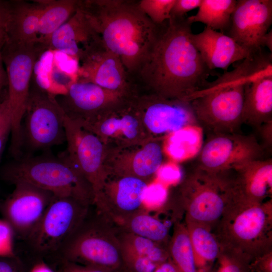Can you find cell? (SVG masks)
I'll return each instance as SVG.
<instances>
[{
    "mask_svg": "<svg viewBox=\"0 0 272 272\" xmlns=\"http://www.w3.org/2000/svg\"><path fill=\"white\" fill-rule=\"evenodd\" d=\"M186 16L171 17L137 76L151 93L188 101L214 75L191 40Z\"/></svg>",
    "mask_w": 272,
    "mask_h": 272,
    "instance_id": "6da1fadb",
    "label": "cell"
},
{
    "mask_svg": "<svg viewBox=\"0 0 272 272\" xmlns=\"http://www.w3.org/2000/svg\"><path fill=\"white\" fill-rule=\"evenodd\" d=\"M81 7L104 46L120 57L131 78L137 76L165 23L154 24L136 1H81Z\"/></svg>",
    "mask_w": 272,
    "mask_h": 272,
    "instance_id": "7a4b0ae2",
    "label": "cell"
},
{
    "mask_svg": "<svg viewBox=\"0 0 272 272\" xmlns=\"http://www.w3.org/2000/svg\"><path fill=\"white\" fill-rule=\"evenodd\" d=\"M268 71L262 59L253 54L234 70L226 71L191 96L190 102L198 125L210 133H238L242 119L245 85L264 77Z\"/></svg>",
    "mask_w": 272,
    "mask_h": 272,
    "instance_id": "3957f363",
    "label": "cell"
},
{
    "mask_svg": "<svg viewBox=\"0 0 272 272\" xmlns=\"http://www.w3.org/2000/svg\"><path fill=\"white\" fill-rule=\"evenodd\" d=\"M220 244L242 252L251 260L272 251L271 198L262 202L235 197L216 226Z\"/></svg>",
    "mask_w": 272,
    "mask_h": 272,
    "instance_id": "277c9868",
    "label": "cell"
},
{
    "mask_svg": "<svg viewBox=\"0 0 272 272\" xmlns=\"http://www.w3.org/2000/svg\"><path fill=\"white\" fill-rule=\"evenodd\" d=\"M2 178L15 184L24 182L51 192L55 196L72 197L93 205V189L66 155L18 159L2 171Z\"/></svg>",
    "mask_w": 272,
    "mask_h": 272,
    "instance_id": "5b68a950",
    "label": "cell"
},
{
    "mask_svg": "<svg viewBox=\"0 0 272 272\" xmlns=\"http://www.w3.org/2000/svg\"><path fill=\"white\" fill-rule=\"evenodd\" d=\"M92 206L85 218L58 251L61 259L113 270L121 268L118 228L95 207L92 211Z\"/></svg>",
    "mask_w": 272,
    "mask_h": 272,
    "instance_id": "8992f818",
    "label": "cell"
},
{
    "mask_svg": "<svg viewBox=\"0 0 272 272\" xmlns=\"http://www.w3.org/2000/svg\"><path fill=\"white\" fill-rule=\"evenodd\" d=\"M233 171L212 172L196 166L183 178L179 198L187 219L216 226L230 201L235 196Z\"/></svg>",
    "mask_w": 272,
    "mask_h": 272,
    "instance_id": "52a82bcc",
    "label": "cell"
},
{
    "mask_svg": "<svg viewBox=\"0 0 272 272\" xmlns=\"http://www.w3.org/2000/svg\"><path fill=\"white\" fill-rule=\"evenodd\" d=\"M46 47L39 42H8L2 50L6 67L8 94L6 99L11 121L10 151L20 157L23 146L22 119L30 94V84L36 61Z\"/></svg>",
    "mask_w": 272,
    "mask_h": 272,
    "instance_id": "ba28073f",
    "label": "cell"
},
{
    "mask_svg": "<svg viewBox=\"0 0 272 272\" xmlns=\"http://www.w3.org/2000/svg\"><path fill=\"white\" fill-rule=\"evenodd\" d=\"M92 206L72 197L54 195L27 237L30 245L40 253L58 252L85 218Z\"/></svg>",
    "mask_w": 272,
    "mask_h": 272,
    "instance_id": "9c48e42d",
    "label": "cell"
},
{
    "mask_svg": "<svg viewBox=\"0 0 272 272\" xmlns=\"http://www.w3.org/2000/svg\"><path fill=\"white\" fill-rule=\"evenodd\" d=\"M64 115L54 95L42 90H31L22 126L23 145L38 150L63 144L66 142Z\"/></svg>",
    "mask_w": 272,
    "mask_h": 272,
    "instance_id": "30bf717a",
    "label": "cell"
},
{
    "mask_svg": "<svg viewBox=\"0 0 272 272\" xmlns=\"http://www.w3.org/2000/svg\"><path fill=\"white\" fill-rule=\"evenodd\" d=\"M134 95L122 98L91 120L78 122L106 146L114 144V149L141 144L148 141V135L134 104Z\"/></svg>",
    "mask_w": 272,
    "mask_h": 272,
    "instance_id": "8fae6325",
    "label": "cell"
},
{
    "mask_svg": "<svg viewBox=\"0 0 272 272\" xmlns=\"http://www.w3.org/2000/svg\"><path fill=\"white\" fill-rule=\"evenodd\" d=\"M265 151L253 135L211 133L199 151L196 166L212 172L233 171L263 159Z\"/></svg>",
    "mask_w": 272,
    "mask_h": 272,
    "instance_id": "7c38bea8",
    "label": "cell"
},
{
    "mask_svg": "<svg viewBox=\"0 0 272 272\" xmlns=\"http://www.w3.org/2000/svg\"><path fill=\"white\" fill-rule=\"evenodd\" d=\"M66 155L91 186L94 199L110 175L106 166L108 147L95 134L65 113Z\"/></svg>",
    "mask_w": 272,
    "mask_h": 272,
    "instance_id": "4fadbf2b",
    "label": "cell"
},
{
    "mask_svg": "<svg viewBox=\"0 0 272 272\" xmlns=\"http://www.w3.org/2000/svg\"><path fill=\"white\" fill-rule=\"evenodd\" d=\"M133 103L151 139H161L183 128L198 125L190 102L150 93L136 94Z\"/></svg>",
    "mask_w": 272,
    "mask_h": 272,
    "instance_id": "5bb4252c",
    "label": "cell"
},
{
    "mask_svg": "<svg viewBox=\"0 0 272 272\" xmlns=\"http://www.w3.org/2000/svg\"><path fill=\"white\" fill-rule=\"evenodd\" d=\"M0 201V213L15 234L27 238L38 223L54 195L31 184L18 182Z\"/></svg>",
    "mask_w": 272,
    "mask_h": 272,
    "instance_id": "9a60e30c",
    "label": "cell"
},
{
    "mask_svg": "<svg viewBox=\"0 0 272 272\" xmlns=\"http://www.w3.org/2000/svg\"><path fill=\"white\" fill-rule=\"evenodd\" d=\"M149 184L134 177L111 174L93 205L117 226L144 208V195Z\"/></svg>",
    "mask_w": 272,
    "mask_h": 272,
    "instance_id": "2e32d148",
    "label": "cell"
},
{
    "mask_svg": "<svg viewBox=\"0 0 272 272\" xmlns=\"http://www.w3.org/2000/svg\"><path fill=\"white\" fill-rule=\"evenodd\" d=\"M79 62L77 79L92 82L123 95L136 92L120 57L103 45L89 51Z\"/></svg>",
    "mask_w": 272,
    "mask_h": 272,
    "instance_id": "e0dca14e",
    "label": "cell"
},
{
    "mask_svg": "<svg viewBox=\"0 0 272 272\" xmlns=\"http://www.w3.org/2000/svg\"><path fill=\"white\" fill-rule=\"evenodd\" d=\"M272 23L271 0L237 1L227 35L253 54Z\"/></svg>",
    "mask_w": 272,
    "mask_h": 272,
    "instance_id": "ac0fdd59",
    "label": "cell"
},
{
    "mask_svg": "<svg viewBox=\"0 0 272 272\" xmlns=\"http://www.w3.org/2000/svg\"><path fill=\"white\" fill-rule=\"evenodd\" d=\"M108 152L106 166L110 175L134 177L148 183L162 165L163 149L157 139Z\"/></svg>",
    "mask_w": 272,
    "mask_h": 272,
    "instance_id": "d6986e66",
    "label": "cell"
},
{
    "mask_svg": "<svg viewBox=\"0 0 272 272\" xmlns=\"http://www.w3.org/2000/svg\"><path fill=\"white\" fill-rule=\"evenodd\" d=\"M61 103L66 115L80 122L92 119L122 98L123 95L92 82L76 79L68 87Z\"/></svg>",
    "mask_w": 272,
    "mask_h": 272,
    "instance_id": "ffe728a7",
    "label": "cell"
},
{
    "mask_svg": "<svg viewBox=\"0 0 272 272\" xmlns=\"http://www.w3.org/2000/svg\"><path fill=\"white\" fill-rule=\"evenodd\" d=\"M100 43L99 37L81 7L80 1L77 10L51 35L47 46L79 61L87 52Z\"/></svg>",
    "mask_w": 272,
    "mask_h": 272,
    "instance_id": "44dd1931",
    "label": "cell"
},
{
    "mask_svg": "<svg viewBox=\"0 0 272 272\" xmlns=\"http://www.w3.org/2000/svg\"><path fill=\"white\" fill-rule=\"evenodd\" d=\"M191 40L212 71H227L231 64L252 54L227 34L207 27L199 33H192Z\"/></svg>",
    "mask_w": 272,
    "mask_h": 272,
    "instance_id": "7402d4cb",
    "label": "cell"
},
{
    "mask_svg": "<svg viewBox=\"0 0 272 272\" xmlns=\"http://www.w3.org/2000/svg\"><path fill=\"white\" fill-rule=\"evenodd\" d=\"M232 179L236 197L256 202L266 201L271 195V159L248 162L233 170Z\"/></svg>",
    "mask_w": 272,
    "mask_h": 272,
    "instance_id": "603a6c76",
    "label": "cell"
},
{
    "mask_svg": "<svg viewBox=\"0 0 272 272\" xmlns=\"http://www.w3.org/2000/svg\"><path fill=\"white\" fill-rule=\"evenodd\" d=\"M242 119L256 128L272 121V76L245 85Z\"/></svg>",
    "mask_w": 272,
    "mask_h": 272,
    "instance_id": "cb8c5ba5",
    "label": "cell"
},
{
    "mask_svg": "<svg viewBox=\"0 0 272 272\" xmlns=\"http://www.w3.org/2000/svg\"><path fill=\"white\" fill-rule=\"evenodd\" d=\"M45 2L10 1L7 42L20 44L38 42L39 21Z\"/></svg>",
    "mask_w": 272,
    "mask_h": 272,
    "instance_id": "d4e9b609",
    "label": "cell"
},
{
    "mask_svg": "<svg viewBox=\"0 0 272 272\" xmlns=\"http://www.w3.org/2000/svg\"><path fill=\"white\" fill-rule=\"evenodd\" d=\"M193 248L196 272H211L220 252V243L212 229L185 219Z\"/></svg>",
    "mask_w": 272,
    "mask_h": 272,
    "instance_id": "484cf974",
    "label": "cell"
},
{
    "mask_svg": "<svg viewBox=\"0 0 272 272\" xmlns=\"http://www.w3.org/2000/svg\"><path fill=\"white\" fill-rule=\"evenodd\" d=\"M80 1H46L38 24V42L47 48L51 35L65 23L78 9Z\"/></svg>",
    "mask_w": 272,
    "mask_h": 272,
    "instance_id": "4316f807",
    "label": "cell"
},
{
    "mask_svg": "<svg viewBox=\"0 0 272 272\" xmlns=\"http://www.w3.org/2000/svg\"><path fill=\"white\" fill-rule=\"evenodd\" d=\"M117 226L120 230L149 239L168 247L170 238L168 226L149 214L144 208L129 216Z\"/></svg>",
    "mask_w": 272,
    "mask_h": 272,
    "instance_id": "83f0119b",
    "label": "cell"
},
{
    "mask_svg": "<svg viewBox=\"0 0 272 272\" xmlns=\"http://www.w3.org/2000/svg\"><path fill=\"white\" fill-rule=\"evenodd\" d=\"M236 3V0H202L196 14L187 17V19L191 24L200 22L207 27L225 33L229 29Z\"/></svg>",
    "mask_w": 272,
    "mask_h": 272,
    "instance_id": "f1b7e54d",
    "label": "cell"
},
{
    "mask_svg": "<svg viewBox=\"0 0 272 272\" xmlns=\"http://www.w3.org/2000/svg\"><path fill=\"white\" fill-rule=\"evenodd\" d=\"M168 251L179 272H196L193 250L184 223L174 222Z\"/></svg>",
    "mask_w": 272,
    "mask_h": 272,
    "instance_id": "f546056e",
    "label": "cell"
},
{
    "mask_svg": "<svg viewBox=\"0 0 272 272\" xmlns=\"http://www.w3.org/2000/svg\"><path fill=\"white\" fill-rule=\"evenodd\" d=\"M117 237L121 248L147 258L157 265L169 258L168 247L151 240L119 229Z\"/></svg>",
    "mask_w": 272,
    "mask_h": 272,
    "instance_id": "4dcf8cb0",
    "label": "cell"
},
{
    "mask_svg": "<svg viewBox=\"0 0 272 272\" xmlns=\"http://www.w3.org/2000/svg\"><path fill=\"white\" fill-rule=\"evenodd\" d=\"M195 126L187 127L171 133L167 137L166 150L168 155L176 160H181L192 154L198 145V131Z\"/></svg>",
    "mask_w": 272,
    "mask_h": 272,
    "instance_id": "1f68e13d",
    "label": "cell"
},
{
    "mask_svg": "<svg viewBox=\"0 0 272 272\" xmlns=\"http://www.w3.org/2000/svg\"><path fill=\"white\" fill-rule=\"evenodd\" d=\"M221 245L220 254L211 272H252L251 259L241 252Z\"/></svg>",
    "mask_w": 272,
    "mask_h": 272,
    "instance_id": "d6a6232c",
    "label": "cell"
},
{
    "mask_svg": "<svg viewBox=\"0 0 272 272\" xmlns=\"http://www.w3.org/2000/svg\"><path fill=\"white\" fill-rule=\"evenodd\" d=\"M175 2V0H141L138 1V4L154 24L162 25L170 18Z\"/></svg>",
    "mask_w": 272,
    "mask_h": 272,
    "instance_id": "836d02e7",
    "label": "cell"
},
{
    "mask_svg": "<svg viewBox=\"0 0 272 272\" xmlns=\"http://www.w3.org/2000/svg\"><path fill=\"white\" fill-rule=\"evenodd\" d=\"M15 233L10 225L0 219V256H16L14 247Z\"/></svg>",
    "mask_w": 272,
    "mask_h": 272,
    "instance_id": "e575fe53",
    "label": "cell"
},
{
    "mask_svg": "<svg viewBox=\"0 0 272 272\" xmlns=\"http://www.w3.org/2000/svg\"><path fill=\"white\" fill-rule=\"evenodd\" d=\"M11 133V121L6 100L3 101L0 110V158L7 141Z\"/></svg>",
    "mask_w": 272,
    "mask_h": 272,
    "instance_id": "d590c367",
    "label": "cell"
},
{
    "mask_svg": "<svg viewBox=\"0 0 272 272\" xmlns=\"http://www.w3.org/2000/svg\"><path fill=\"white\" fill-rule=\"evenodd\" d=\"M10 13V1H0V49H1L8 41Z\"/></svg>",
    "mask_w": 272,
    "mask_h": 272,
    "instance_id": "8d00e7d4",
    "label": "cell"
},
{
    "mask_svg": "<svg viewBox=\"0 0 272 272\" xmlns=\"http://www.w3.org/2000/svg\"><path fill=\"white\" fill-rule=\"evenodd\" d=\"M61 263L58 272H114L109 268L90 265L81 264L61 259Z\"/></svg>",
    "mask_w": 272,
    "mask_h": 272,
    "instance_id": "74e56055",
    "label": "cell"
},
{
    "mask_svg": "<svg viewBox=\"0 0 272 272\" xmlns=\"http://www.w3.org/2000/svg\"><path fill=\"white\" fill-rule=\"evenodd\" d=\"M202 0H175L172 8L171 17H183L186 14L197 8H199Z\"/></svg>",
    "mask_w": 272,
    "mask_h": 272,
    "instance_id": "f35d334b",
    "label": "cell"
},
{
    "mask_svg": "<svg viewBox=\"0 0 272 272\" xmlns=\"http://www.w3.org/2000/svg\"><path fill=\"white\" fill-rule=\"evenodd\" d=\"M166 196V190L159 183L149 184L144 195V202H156L163 201Z\"/></svg>",
    "mask_w": 272,
    "mask_h": 272,
    "instance_id": "ab89813d",
    "label": "cell"
},
{
    "mask_svg": "<svg viewBox=\"0 0 272 272\" xmlns=\"http://www.w3.org/2000/svg\"><path fill=\"white\" fill-rule=\"evenodd\" d=\"M156 174L161 180L166 182L176 181L181 176L179 168L173 164L169 163L162 165Z\"/></svg>",
    "mask_w": 272,
    "mask_h": 272,
    "instance_id": "60d3db41",
    "label": "cell"
},
{
    "mask_svg": "<svg viewBox=\"0 0 272 272\" xmlns=\"http://www.w3.org/2000/svg\"><path fill=\"white\" fill-rule=\"evenodd\" d=\"M250 268L252 272H272V251L252 259Z\"/></svg>",
    "mask_w": 272,
    "mask_h": 272,
    "instance_id": "b9f144b4",
    "label": "cell"
},
{
    "mask_svg": "<svg viewBox=\"0 0 272 272\" xmlns=\"http://www.w3.org/2000/svg\"><path fill=\"white\" fill-rule=\"evenodd\" d=\"M261 137V145L264 151H270L272 146V121L264 123L257 128Z\"/></svg>",
    "mask_w": 272,
    "mask_h": 272,
    "instance_id": "7bdbcfd3",
    "label": "cell"
},
{
    "mask_svg": "<svg viewBox=\"0 0 272 272\" xmlns=\"http://www.w3.org/2000/svg\"><path fill=\"white\" fill-rule=\"evenodd\" d=\"M0 272H22L16 256H0Z\"/></svg>",
    "mask_w": 272,
    "mask_h": 272,
    "instance_id": "ee69618b",
    "label": "cell"
},
{
    "mask_svg": "<svg viewBox=\"0 0 272 272\" xmlns=\"http://www.w3.org/2000/svg\"><path fill=\"white\" fill-rule=\"evenodd\" d=\"M153 272H179L176 265L169 258L160 264Z\"/></svg>",
    "mask_w": 272,
    "mask_h": 272,
    "instance_id": "f6af8a7d",
    "label": "cell"
},
{
    "mask_svg": "<svg viewBox=\"0 0 272 272\" xmlns=\"http://www.w3.org/2000/svg\"><path fill=\"white\" fill-rule=\"evenodd\" d=\"M29 272H56L49 265L43 261L35 264Z\"/></svg>",
    "mask_w": 272,
    "mask_h": 272,
    "instance_id": "bcb514c9",
    "label": "cell"
},
{
    "mask_svg": "<svg viewBox=\"0 0 272 272\" xmlns=\"http://www.w3.org/2000/svg\"><path fill=\"white\" fill-rule=\"evenodd\" d=\"M2 50L0 49V92L2 88L8 84L7 73L3 65L4 62L2 57Z\"/></svg>",
    "mask_w": 272,
    "mask_h": 272,
    "instance_id": "7dc6e473",
    "label": "cell"
},
{
    "mask_svg": "<svg viewBox=\"0 0 272 272\" xmlns=\"http://www.w3.org/2000/svg\"><path fill=\"white\" fill-rule=\"evenodd\" d=\"M260 46L266 47L269 49L270 52H272V31L267 32L261 38L260 41Z\"/></svg>",
    "mask_w": 272,
    "mask_h": 272,
    "instance_id": "c3c4849f",
    "label": "cell"
},
{
    "mask_svg": "<svg viewBox=\"0 0 272 272\" xmlns=\"http://www.w3.org/2000/svg\"><path fill=\"white\" fill-rule=\"evenodd\" d=\"M114 272H129V271L126 270L123 268H121L115 270Z\"/></svg>",
    "mask_w": 272,
    "mask_h": 272,
    "instance_id": "681fc988",
    "label": "cell"
},
{
    "mask_svg": "<svg viewBox=\"0 0 272 272\" xmlns=\"http://www.w3.org/2000/svg\"><path fill=\"white\" fill-rule=\"evenodd\" d=\"M3 101H2L0 99V110H1V108H2V107Z\"/></svg>",
    "mask_w": 272,
    "mask_h": 272,
    "instance_id": "f907efd6",
    "label": "cell"
}]
</instances>
